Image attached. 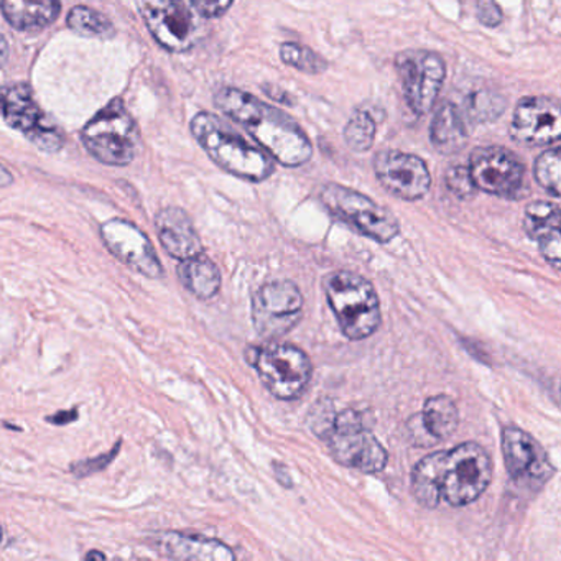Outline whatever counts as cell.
<instances>
[{"label":"cell","mask_w":561,"mask_h":561,"mask_svg":"<svg viewBox=\"0 0 561 561\" xmlns=\"http://www.w3.org/2000/svg\"><path fill=\"white\" fill-rule=\"evenodd\" d=\"M492 462L478 443H462L449 451L425 456L413 469L412 491L423 507L439 502L461 507L471 504L491 484Z\"/></svg>","instance_id":"1"},{"label":"cell","mask_w":561,"mask_h":561,"mask_svg":"<svg viewBox=\"0 0 561 561\" xmlns=\"http://www.w3.org/2000/svg\"><path fill=\"white\" fill-rule=\"evenodd\" d=\"M215 104L280 165L300 167L313 156L307 134L284 111L238 88H221Z\"/></svg>","instance_id":"2"},{"label":"cell","mask_w":561,"mask_h":561,"mask_svg":"<svg viewBox=\"0 0 561 561\" xmlns=\"http://www.w3.org/2000/svg\"><path fill=\"white\" fill-rule=\"evenodd\" d=\"M307 423L311 432L327 443L340 465L363 472H379L386 468V448L354 410L337 412L330 400H321L311 407Z\"/></svg>","instance_id":"3"},{"label":"cell","mask_w":561,"mask_h":561,"mask_svg":"<svg viewBox=\"0 0 561 561\" xmlns=\"http://www.w3.org/2000/svg\"><path fill=\"white\" fill-rule=\"evenodd\" d=\"M192 133L209 159L238 179L261 183L274 173L275 160L216 114H196Z\"/></svg>","instance_id":"4"},{"label":"cell","mask_w":561,"mask_h":561,"mask_svg":"<svg viewBox=\"0 0 561 561\" xmlns=\"http://www.w3.org/2000/svg\"><path fill=\"white\" fill-rule=\"evenodd\" d=\"M323 288L344 336L353 341L366 340L379 330L382 321L379 297L363 275L333 272L324 277Z\"/></svg>","instance_id":"5"},{"label":"cell","mask_w":561,"mask_h":561,"mask_svg":"<svg viewBox=\"0 0 561 561\" xmlns=\"http://www.w3.org/2000/svg\"><path fill=\"white\" fill-rule=\"evenodd\" d=\"M81 139L98 162L124 167L136 157L139 134L126 104L116 98L84 126Z\"/></svg>","instance_id":"6"},{"label":"cell","mask_w":561,"mask_h":561,"mask_svg":"<svg viewBox=\"0 0 561 561\" xmlns=\"http://www.w3.org/2000/svg\"><path fill=\"white\" fill-rule=\"evenodd\" d=\"M245 357L257 369L268 392L280 400L300 397L313 374L310 357L294 344L274 343L265 347H249Z\"/></svg>","instance_id":"7"},{"label":"cell","mask_w":561,"mask_h":561,"mask_svg":"<svg viewBox=\"0 0 561 561\" xmlns=\"http://www.w3.org/2000/svg\"><path fill=\"white\" fill-rule=\"evenodd\" d=\"M320 199L334 218L373 241L387 244L399 236L400 226L396 216L356 190L330 183L321 190Z\"/></svg>","instance_id":"8"},{"label":"cell","mask_w":561,"mask_h":561,"mask_svg":"<svg viewBox=\"0 0 561 561\" xmlns=\"http://www.w3.org/2000/svg\"><path fill=\"white\" fill-rule=\"evenodd\" d=\"M137 5L150 34L165 50L183 54L198 44L203 18L193 2L153 0L139 2Z\"/></svg>","instance_id":"9"},{"label":"cell","mask_w":561,"mask_h":561,"mask_svg":"<svg viewBox=\"0 0 561 561\" xmlns=\"http://www.w3.org/2000/svg\"><path fill=\"white\" fill-rule=\"evenodd\" d=\"M304 295L291 280H272L252 297V323L259 336L274 341L290 333L304 318Z\"/></svg>","instance_id":"10"},{"label":"cell","mask_w":561,"mask_h":561,"mask_svg":"<svg viewBox=\"0 0 561 561\" xmlns=\"http://www.w3.org/2000/svg\"><path fill=\"white\" fill-rule=\"evenodd\" d=\"M2 114L12 129L27 137L42 152L55 153L64 149L65 137L60 127L41 110L28 84L15 83L4 88Z\"/></svg>","instance_id":"11"},{"label":"cell","mask_w":561,"mask_h":561,"mask_svg":"<svg viewBox=\"0 0 561 561\" xmlns=\"http://www.w3.org/2000/svg\"><path fill=\"white\" fill-rule=\"evenodd\" d=\"M396 70L402 83L407 104L423 116L435 106L446 77L445 61L425 50H407L397 55Z\"/></svg>","instance_id":"12"},{"label":"cell","mask_w":561,"mask_h":561,"mask_svg":"<svg viewBox=\"0 0 561 561\" xmlns=\"http://www.w3.org/2000/svg\"><path fill=\"white\" fill-rule=\"evenodd\" d=\"M469 172L476 188L501 198H514L524 185V165L504 147H479L471 153Z\"/></svg>","instance_id":"13"},{"label":"cell","mask_w":561,"mask_h":561,"mask_svg":"<svg viewBox=\"0 0 561 561\" xmlns=\"http://www.w3.org/2000/svg\"><path fill=\"white\" fill-rule=\"evenodd\" d=\"M374 172L380 185L403 202L422 199L432 186L425 162L400 150H380L374 159Z\"/></svg>","instance_id":"14"},{"label":"cell","mask_w":561,"mask_h":561,"mask_svg":"<svg viewBox=\"0 0 561 561\" xmlns=\"http://www.w3.org/2000/svg\"><path fill=\"white\" fill-rule=\"evenodd\" d=\"M101 236L111 254L127 267L144 277H162V262L156 254L150 239L136 225L126 219H110L101 226Z\"/></svg>","instance_id":"15"},{"label":"cell","mask_w":561,"mask_h":561,"mask_svg":"<svg viewBox=\"0 0 561 561\" xmlns=\"http://www.w3.org/2000/svg\"><path fill=\"white\" fill-rule=\"evenodd\" d=\"M511 136L527 147L550 146L561 140V103L545 96L518 101L512 116Z\"/></svg>","instance_id":"16"},{"label":"cell","mask_w":561,"mask_h":561,"mask_svg":"<svg viewBox=\"0 0 561 561\" xmlns=\"http://www.w3.org/2000/svg\"><path fill=\"white\" fill-rule=\"evenodd\" d=\"M502 453L508 474L517 484L535 488L545 484L553 472L540 443L517 426L502 432Z\"/></svg>","instance_id":"17"},{"label":"cell","mask_w":561,"mask_h":561,"mask_svg":"<svg viewBox=\"0 0 561 561\" xmlns=\"http://www.w3.org/2000/svg\"><path fill=\"white\" fill-rule=\"evenodd\" d=\"M156 545L172 561H236L231 547L203 535L163 531L157 535Z\"/></svg>","instance_id":"18"},{"label":"cell","mask_w":561,"mask_h":561,"mask_svg":"<svg viewBox=\"0 0 561 561\" xmlns=\"http://www.w3.org/2000/svg\"><path fill=\"white\" fill-rule=\"evenodd\" d=\"M156 228L163 249L179 261H188L203 254L202 239L188 213L169 206L157 215Z\"/></svg>","instance_id":"19"},{"label":"cell","mask_w":561,"mask_h":561,"mask_svg":"<svg viewBox=\"0 0 561 561\" xmlns=\"http://www.w3.org/2000/svg\"><path fill=\"white\" fill-rule=\"evenodd\" d=\"M524 228L541 255L561 272V208L554 203L535 202L525 209Z\"/></svg>","instance_id":"20"},{"label":"cell","mask_w":561,"mask_h":561,"mask_svg":"<svg viewBox=\"0 0 561 561\" xmlns=\"http://www.w3.org/2000/svg\"><path fill=\"white\" fill-rule=\"evenodd\" d=\"M412 422H415V426L410 430H412L415 438L420 435V432H423V435L433 445L435 443L433 439L449 438L458 428V407L453 402L451 397H430L423 405V412L413 416Z\"/></svg>","instance_id":"21"},{"label":"cell","mask_w":561,"mask_h":561,"mask_svg":"<svg viewBox=\"0 0 561 561\" xmlns=\"http://www.w3.org/2000/svg\"><path fill=\"white\" fill-rule=\"evenodd\" d=\"M430 139L436 152L445 156H453L465 149L468 130H466L465 117L455 104L445 103L438 107L433 117Z\"/></svg>","instance_id":"22"},{"label":"cell","mask_w":561,"mask_h":561,"mask_svg":"<svg viewBox=\"0 0 561 561\" xmlns=\"http://www.w3.org/2000/svg\"><path fill=\"white\" fill-rule=\"evenodd\" d=\"M61 12L60 2L44 0V2H25V0H4L2 14L5 21L18 31H37L57 21Z\"/></svg>","instance_id":"23"},{"label":"cell","mask_w":561,"mask_h":561,"mask_svg":"<svg viewBox=\"0 0 561 561\" xmlns=\"http://www.w3.org/2000/svg\"><path fill=\"white\" fill-rule=\"evenodd\" d=\"M176 272L186 290L199 300H211L221 288V272L206 254L183 261Z\"/></svg>","instance_id":"24"},{"label":"cell","mask_w":561,"mask_h":561,"mask_svg":"<svg viewBox=\"0 0 561 561\" xmlns=\"http://www.w3.org/2000/svg\"><path fill=\"white\" fill-rule=\"evenodd\" d=\"M67 24L71 31L83 35V37L107 41V38H113L116 35L113 22L106 15L87 8V5H77V8L71 9L67 18Z\"/></svg>","instance_id":"25"},{"label":"cell","mask_w":561,"mask_h":561,"mask_svg":"<svg viewBox=\"0 0 561 561\" xmlns=\"http://www.w3.org/2000/svg\"><path fill=\"white\" fill-rule=\"evenodd\" d=\"M505 110V98L491 90H478L465 98V114L471 123H491Z\"/></svg>","instance_id":"26"},{"label":"cell","mask_w":561,"mask_h":561,"mask_svg":"<svg viewBox=\"0 0 561 561\" xmlns=\"http://www.w3.org/2000/svg\"><path fill=\"white\" fill-rule=\"evenodd\" d=\"M344 140L354 152H367L376 140L374 117L366 111H356L344 127Z\"/></svg>","instance_id":"27"},{"label":"cell","mask_w":561,"mask_h":561,"mask_svg":"<svg viewBox=\"0 0 561 561\" xmlns=\"http://www.w3.org/2000/svg\"><path fill=\"white\" fill-rule=\"evenodd\" d=\"M280 57L284 64L301 71V73L321 75L328 68L327 60L321 55H318L311 48L305 47V45L295 44V42L282 44Z\"/></svg>","instance_id":"28"},{"label":"cell","mask_w":561,"mask_h":561,"mask_svg":"<svg viewBox=\"0 0 561 561\" xmlns=\"http://www.w3.org/2000/svg\"><path fill=\"white\" fill-rule=\"evenodd\" d=\"M534 173L541 188L561 198V146L541 153L535 162Z\"/></svg>","instance_id":"29"},{"label":"cell","mask_w":561,"mask_h":561,"mask_svg":"<svg viewBox=\"0 0 561 561\" xmlns=\"http://www.w3.org/2000/svg\"><path fill=\"white\" fill-rule=\"evenodd\" d=\"M446 185L453 195L458 196L459 199H469L474 195L476 185L472 182L471 172L466 167L456 165L449 167L446 173Z\"/></svg>","instance_id":"30"},{"label":"cell","mask_w":561,"mask_h":561,"mask_svg":"<svg viewBox=\"0 0 561 561\" xmlns=\"http://www.w3.org/2000/svg\"><path fill=\"white\" fill-rule=\"evenodd\" d=\"M119 449L121 442L117 443L110 453H106V455L77 462V465H73V468H71V471H73V474L77 476V478H87V476L94 474V472L103 471V469H106V466H110L111 462L114 461Z\"/></svg>","instance_id":"31"},{"label":"cell","mask_w":561,"mask_h":561,"mask_svg":"<svg viewBox=\"0 0 561 561\" xmlns=\"http://www.w3.org/2000/svg\"><path fill=\"white\" fill-rule=\"evenodd\" d=\"M476 9H478L479 22L485 27H497L504 21V14L495 2H479Z\"/></svg>","instance_id":"32"},{"label":"cell","mask_w":561,"mask_h":561,"mask_svg":"<svg viewBox=\"0 0 561 561\" xmlns=\"http://www.w3.org/2000/svg\"><path fill=\"white\" fill-rule=\"evenodd\" d=\"M193 5L202 14V18L216 19L225 15L232 8V2H205V0H198V2H193Z\"/></svg>","instance_id":"33"},{"label":"cell","mask_w":561,"mask_h":561,"mask_svg":"<svg viewBox=\"0 0 561 561\" xmlns=\"http://www.w3.org/2000/svg\"><path fill=\"white\" fill-rule=\"evenodd\" d=\"M264 93L267 94L272 100L277 101L278 104H287V106H291L295 103L294 98L290 96V93L282 90V88L274 87V84H264L262 87Z\"/></svg>","instance_id":"34"},{"label":"cell","mask_w":561,"mask_h":561,"mask_svg":"<svg viewBox=\"0 0 561 561\" xmlns=\"http://www.w3.org/2000/svg\"><path fill=\"white\" fill-rule=\"evenodd\" d=\"M78 419L77 410H70V412H60L57 415L50 416L48 422L55 423V425H67V423L75 422Z\"/></svg>","instance_id":"35"},{"label":"cell","mask_w":561,"mask_h":561,"mask_svg":"<svg viewBox=\"0 0 561 561\" xmlns=\"http://www.w3.org/2000/svg\"><path fill=\"white\" fill-rule=\"evenodd\" d=\"M275 476H277V481L284 484L285 488H291V478L288 472H285V466L275 465Z\"/></svg>","instance_id":"36"},{"label":"cell","mask_w":561,"mask_h":561,"mask_svg":"<svg viewBox=\"0 0 561 561\" xmlns=\"http://www.w3.org/2000/svg\"><path fill=\"white\" fill-rule=\"evenodd\" d=\"M84 561H106V554H104L103 551L93 550L87 554Z\"/></svg>","instance_id":"37"},{"label":"cell","mask_w":561,"mask_h":561,"mask_svg":"<svg viewBox=\"0 0 561 561\" xmlns=\"http://www.w3.org/2000/svg\"><path fill=\"white\" fill-rule=\"evenodd\" d=\"M2 176H4V179H2V186H8L9 185V170L5 169V167H4V172H2Z\"/></svg>","instance_id":"38"},{"label":"cell","mask_w":561,"mask_h":561,"mask_svg":"<svg viewBox=\"0 0 561 561\" xmlns=\"http://www.w3.org/2000/svg\"><path fill=\"white\" fill-rule=\"evenodd\" d=\"M557 392H558V397H560V400H561V379L558 380V383H557Z\"/></svg>","instance_id":"39"}]
</instances>
